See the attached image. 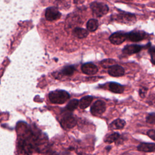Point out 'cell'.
I'll use <instances>...</instances> for the list:
<instances>
[{"mask_svg":"<svg viewBox=\"0 0 155 155\" xmlns=\"http://www.w3.org/2000/svg\"><path fill=\"white\" fill-rule=\"evenodd\" d=\"M70 94L65 90H58L51 91L48 94L50 101L53 104H62L65 103L69 98Z\"/></svg>","mask_w":155,"mask_h":155,"instance_id":"6da1fadb","label":"cell"},{"mask_svg":"<svg viewBox=\"0 0 155 155\" xmlns=\"http://www.w3.org/2000/svg\"><path fill=\"white\" fill-rule=\"evenodd\" d=\"M90 7L93 15L99 18L107 14L109 10L108 7L106 4L98 2H94L91 4Z\"/></svg>","mask_w":155,"mask_h":155,"instance_id":"7a4b0ae2","label":"cell"},{"mask_svg":"<svg viewBox=\"0 0 155 155\" xmlns=\"http://www.w3.org/2000/svg\"><path fill=\"white\" fill-rule=\"evenodd\" d=\"M106 110L105 103L101 100H98L94 102L91 107V113L96 116L102 114Z\"/></svg>","mask_w":155,"mask_h":155,"instance_id":"3957f363","label":"cell"},{"mask_svg":"<svg viewBox=\"0 0 155 155\" xmlns=\"http://www.w3.org/2000/svg\"><path fill=\"white\" fill-rule=\"evenodd\" d=\"M61 126L64 128H72L76 125V120L71 114L64 115L60 121Z\"/></svg>","mask_w":155,"mask_h":155,"instance_id":"277c9868","label":"cell"},{"mask_svg":"<svg viewBox=\"0 0 155 155\" xmlns=\"http://www.w3.org/2000/svg\"><path fill=\"white\" fill-rule=\"evenodd\" d=\"M127 39V33L117 31L113 33L109 38L110 41L116 45H119L124 42Z\"/></svg>","mask_w":155,"mask_h":155,"instance_id":"5b68a950","label":"cell"},{"mask_svg":"<svg viewBox=\"0 0 155 155\" xmlns=\"http://www.w3.org/2000/svg\"><path fill=\"white\" fill-rule=\"evenodd\" d=\"M61 15V14L57 9V8L54 7H48L45 10V18L49 21H53L59 19Z\"/></svg>","mask_w":155,"mask_h":155,"instance_id":"8992f818","label":"cell"},{"mask_svg":"<svg viewBox=\"0 0 155 155\" xmlns=\"http://www.w3.org/2000/svg\"><path fill=\"white\" fill-rule=\"evenodd\" d=\"M117 21L120 22L127 24H133L136 22V17L134 15L130 13H120L117 16Z\"/></svg>","mask_w":155,"mask_h":155,"instance_id":"52a82bcc","label":"cell"},{"mask_svg":"<svg viewBox=\"0 0 155 155\" xmlns=\"http://www.w3.org/2000/svg\"><path fill=\"white\" fill-rule=\"evenodd\" d=\"M147 34L142 31H132L127 33V39L132 42H139L146 38Z\"/></svg>","mask_w":155,"mask_h":155,"instance_id":"ba28073f","label":"cell"},{"mask_svg":"<svg viewBox=\"0 0 155 155\" xmlns=\"http://www.w3.org/2000/svg\"><path fill=\"white\" fill-rule=\"evenodd\" d=\"M108 73L113 77H120L124 74L125 70L120 65L114 64L108 68Z\"/></svg>","mask_w":155,"mask_h":155,"instance_id":"9c48e42d","label":"cell"},{"mask_svg":"<svg viewBox=\"0 0 155 155\" xmlns=\"http://www.w3.org/2000/svg\"><path fill=\"white\" fill-rule=\"evenodd\" d=\"M81 70L86 74L93 75L98 71V68L95 64L91 62H88L82 65Z\"/></svg>","mask_w":155,"mask_h":155,"instance_id":"30bf717a","label":"cell"},{"mask_svg":"<svg viewBox=\"0 0 155 155\" xmlns=\"http://www.w3.org/2000/svg\"><path fill=\"white\" fill-rule=\"evenodd\" d=\"M143 46L136 44L127 45L122 50V53L126 55H131L139 52L142 48Z\"/></svg>","mask_w":155,"mask_h":155,"instance_id":"8fae6325","label":"cell"},{"mask_svg":"<svg viewBox=\"0 0 155 155\" xmlns=\"http://www.w3.org/2000/svg\"><path fill=\"white\" fill-rule=\"evenodd\" d=\"M137 149L138 151L145 153L153 152L155 151V143L142 142L137 146Z\"/></svg>","mask_w":155,"mask_h":155,"instance_id":"7c38bea8","label":"cell"},{"mask_svg":"<svg viewBox=\"0 0 155 155\" xmlns=\"http://www.w3.org/2000/svg\"><path fill=\"white\" fill-rule=\"evenodd\" d=\"M73 35L79 39H82L87 37L88 35V32L86 29L81 27H76L73 30Z\"/></svg>","mask_w":155,"mask_h":155,"instance_id":"4fadbf2b","label":"cell"},{"mask_svg":"<svg viewBox=\"0 0 155 155\" xmlns=\"http://www.w3.org/2000/svg\"><path fill=\"white\" fill-rule=\"evenodd\" d=\"M108 88L110 91L114 93H122L124 91V86L116 82H110Z\"/></svg>","mask_w":155,"mask_h":155,"instance_id":"5bb4252c","label":"cell"},{"mask_svg":"<svg viewBox=\"0 0 155 155\" xmlns=\"http://www.w3.org/2000/svg\"><path fill=\"white\" fill-rule=\"evenodd\" d=\"M93 101V97L91 96H86L83 97L79 101V106L81 109H85Z\"/></svg>","mask_w":155,"mask_h":155,"instance_id":"9a60e30c","label":"cell"},{"mask_svg":"<svg viewBox=\"0 0 155 155\" xmlns=\"http://www.w3.org/2000/svg\"><path fill=\"white\" fill-rule=\"evenodd\" d=\"M125 121L121 119H117L114 120L110 124V127L113 130L122 129L125 125Z\"/></svg>","mask_w":155,"mask_h":155,"instance_id":"2e32d148","label":"cell"},{"mask_svg":"<svg viewBox=\"0 0 155 155\" xmlns=\"http://www.w3.org/2000/svg\"><path fill=\"white\" fill-rule=\"evenodd\" d=\"M120 137V134L118 133H113L107 134L104 138V142L108 143H111L117 141Z\"/></svg>","mask_w":155,"mask_h":155,"instance_id":"e0dca14e","label":"cell"},{"mask_svg":"<svg viewBox=\"0 0 155 155\" xmlns=\"http://www.w3.org/2000/svg\"><path fill=\"white\" fill-rule=\"evenodd\" d=\"M98 26V21L95 19H91L87 23V28L90 31H96L97 29Z\"/></svg>","mask_w":155,"mask_h":155,"instance_id":"ac0fdd59","label":"cell"},{"mask_svg":"<svg viewBox=\"0 0 155 155\" xmlns=\"http://www.w3.org/2000/svg\"><path fill=\"white\" fill-rule=\"evenodd\" d=\"M75 71V67L73 65H67L64 67L61 70V73L65 76H71Z\"/></svg>","mask_w":155,"mask_h":155,"instance_id":"d6986e66","label":"cell"},{"mask_svg":"<svg viewBox=\"0 0 155 155\" xmlns=\"http://www.w3.org/2000/svg\"><path fill=\"white\" fill-rule=\"evenodd\" d=\"M79 104V101H78V99H74L69 101V102L66 106V108L70 111H73L77 108Z\"/></svg>","mask_w":155,"mask_h":155,"instance_id":"ffe728a7","label":"cell"},{"mask_svg":"<svg viewBox=\"0 0 155 155\" xmlns=\"http://www.w3.org/2000/svg\"><path fill=\"white\" fill-rule=\"evenodd\" d=\"M114 61L113 59H104L102 61H101V64L104 68H108L114 65Z\"/></svg>","mask_w":155,"mask_h":155,"instance_id":"44dd1931","label":"cell"},{"mask_svg":"<svg viewBox=\"0 0 155 155\" xmlns=\"http://www.w3.org/2000/svg\"><path fill=\"white\" fill-rule=\"evenodd\" d=\"M150 44L148 46V52L151 56V63L155 65V48L154 47H150Z\"/></svg>","mask_w":155,"mask_h":155,"instance_id":"7402d4cb","label":"cell"},{"mask_svg":"<svg viewBox=\"0 0 155 155\" xmlns=\"http://www.w3.org/2000/svg\"><path fill=\"white\" fill-rule=\"evenodd\" d=\"M146 122L150 124H155V113H150L146 117Z\"/></svg>","mask_w":155,"mask_h":155,"instance_id":"603a6c76","label":"cell"},{"mask_svg":"<svg viewBox=\"0 0 155 155\" xmlns=\"http://www.w3.org/2000/svg\"><path fill=\"white\" fill-rule=\"evenodd\" d=\"M147 90H148V88H146V87H141V88H139V96H140L142 98L145 97Z\"/></svg>","mask_w":155,"mask_h":155,"instance_id":"cb8c5ba5","label":"cell"},{"mask_svg":"<svg viewBox=\"0 0 155 155\" xmlns=\"http://www.w3.org/2000/svg\"><path fill=\"white\" fill-rule=\"evenodd\" d=\"M147 102L150 105L155 106V96L154 94L150 95L148 97V99L147 100Z\"/></svg>","mask_w":155,"mask_h":155,"instance_id":"d4e9b609","label":"cell"},{"mask_svg":"<svg viewBox=\"0 0 155 155\" xmlns=\"http://www.w3.org/2000/svg\"><path fill=\"white\" fill-rule=\"evenodd\" d=\"M147 135L151 139L155 140V130H150L147 131Z\"/></svg>","mask_w":155,"mask_h":155,"instance_id":"484cf974","label":"cell"},{"mask_svg":"<svg viewBox=\"0 0 155 155\" xmlns=\"http://www.w3.org/2000/svg\"><path fill=\"white\" fill-rule=\"evenodd\" d=\"M127 1H131V0H127Z\"/></svg>","mask_w":155,"mask_h":155,"instance_id":"4316f807","label":"cell"}]
</instances>
